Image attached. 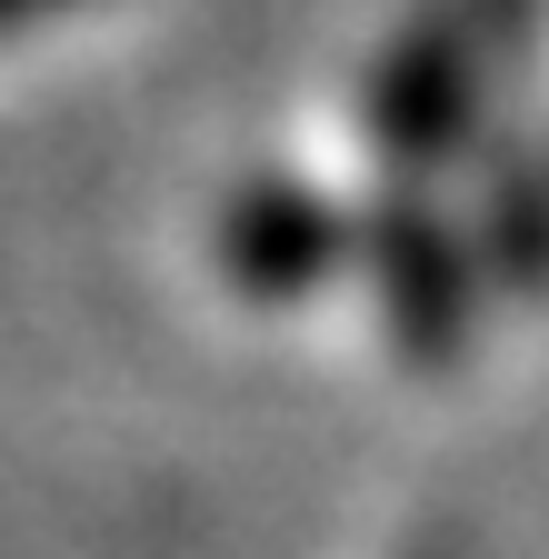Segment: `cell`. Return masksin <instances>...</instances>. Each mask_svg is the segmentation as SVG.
<instances>
[{
    "instance_id": "obj_1",
    "label": "cell",
    "mask_w": 549,
    "mask_h": 559,
    "mask_svg": "<svg viewBox=\"0 0 549 559\" xmlns=\"http://www.w3.org/2000/svg\"><path fill=\"white\" fill-rule=\"evenodd\" d=\"M31 11H60V0H0V31H21Z\"/></svg>"
}]
</instances>
